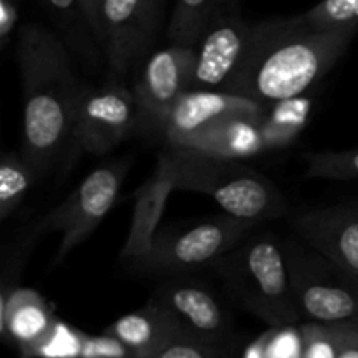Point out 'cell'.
Masks as SVG:
<instances>
[{
    "label": "cell",
    "mask_w": 358,
    "mask_h": 358,
    "mask_svg": "<svg viewBox=\"0 0 358 358\" xmlns=\"http://www.w3.org/2000/svg\"><path fill=\"white\" fill-rule=\"evenodd\" d=\"M357 31L304 14L254 24L247 58L226 91L264 105L301 96L339 62Z\"/></svg>",
    "instance_id": "6da1fadb"
},
{
    "label": "cell",
    "mask_w": 358,
    "mask_h": 358,
    "mask_svg": "<svg viewBox=\"0 0 358 358\" xmlns=\"http://www.w3.org/2000/svg\"><path fill=\"white\" fill-rule=\"evenodd\" d=\"M16 62L23 86L21 156L42 178L72 143L86 87L62 38L38 23H27L17 31Z\"/></svg>",
    "instance_id": "7a4b0ae2"
},
{
    "label": "cell",
    "mask_w": 358,
    "mask_h": 358,
    "mask_svg": "<svg viewBox=\"0 0 358 358\" xmlns=\"http://www.w3.org/2000/svg\"><path fill=\"white\" fill-rule=\"evenodd\" d=\"M163 156L175 191L210 196L227 215L257 224L285 212V199L275 184L241 159L208 156L178 145H168Z\"/></svg>",
    "instance_id": "3957f363"
},
{
    "label": "cell",
    "mask_w": 358,
    "mask_h": 358,
    "mask_svg": "<svg viewBox=\"0 0 358 358\" xmlns=\"http://www.w3.org/2000/svg\"><path fill=\"white\" fill-rule=\"evenodd\" d=\"M215 266L231 296L269 327H294L303 318L290 283L285 250L273 236L250 238Z\"/></svg>",
    "instance_id": "277c9868"
},
{
    "label": "cell",
    "mask_w": 358,
    "mask_h": 358,
    "mask_svg": "<svg viewBox=\"0 0 358 358\" xmlns=\"http://www.w3.org/2000/svg\"><path fill=\"white\" fill-rule=\"evenodd\" d=\"M283 250L303 318L320 324L358 322V280L322 254Z\"/></svg>",
    "instance_id": "5b68a950"
},
{
    "label": "cell",
    "mask_w": 358,
    "mask_h": 358,
    "mask_svg": "<svg viewBox=\"0 0 358 358\" xmlns=\"http://www.w3.org/2000/svg\"><path fill=\"white\" fill-rule=\"evenodd\" d=\"M254 227L248 220L233 215L217 217L187 229L157 234L152 252L142 268L154 273L187 275L196 269L217 264L226 254L238 247L241 238Z\"/></svg>",
    "instance_id": "8992f818"
},
{
    "label": "cell",
    "mask_w": 358,
    "mask_h": 358,
    "mask_svg": "<svg viewBox=\"0 0 358 358\" xmlns=\"http://www.w3.org/2000/svg\"><path fill=\"white\" fill-rule=\"evenodd\" d=\"M126 171L128 163L124 161H115L96 168L80 182L76 191L66 196L65 201L41 219L37 224V234L49 231L62 233V243L56 257L58 261L90 238L91 233L103 222L107 213L114 208Z\"/></svg>",
    "instance_id": "52a82bcc"
},
{
    "label": "cell",
    "mask_w": 358,
    "mask_h": 358,
    "mask_svg": "<svg viewBox=\"0 0 358 358\" xmlns=\"http://www.w3.org/2000/svg\"><path fill=\"white\" fill-rule=\"evenodd\" d=\"M252 28L229 0H220L192 44L191 90H227L247 58Z\"/></svg>",
    "instance_id": "ba28073f"
},
{
    "label": "cell",
    "mask_w": 358,
    "mask_h": 358,
    "mask_svg": "<svg viewBox=\"0 0 358 358\" xmlns=\"http://www.w3.org/2000/svg\"><path fill=\"white\" fill-rule=\"evenodd\" d=\"M163 13L164 0H101L98 45L115 76H126L145 58Z\"/></svg>",
    "instance_id": "9c48e42d"
},
{
    "label": "cell",
    "mask_w": 358,
    "mask_h": 358,
    "mask_svg": "<svg viewBox=\"0 0 358 358\" xmlns=\"http://www.w3.org/2000/svg\"><path fill=\"white\" fill-rule=\"evenodd\" d=\"M192 59V45L178 44L147 56L133 87L138 124L147 131L163 135L173 107L191 90Z\"/></svg>",
    "instance_id": "30bf717a"
},
{
    "label": "cell",
    "mask_w": 358,
    "mask_h": 358,
    "mask_svg": "<svg viewBox=\"0 0 358 358\" xmlns=\"http://www.w3.org/2000/svg\"><path fill=\"white\" fill-rule=\"evenodd\" d=\"M136 124L138 110L133 90L121 83L86 87L70 145L90 154H105L128 138Z\"/></svg>",
    "instance_id": "8fae6325"
},
{
    "label": "cell",
    "mask_w": 358,
    "mask_h": 358,
    "mask_svg": "<svg viewBox=\"0 0 358 358\" xmlns=\"http://www.w3.org/2000/svg\"><path fill=\"white\" fill-rule=\"evenodd\" d=\"M152 299L170 311L191 338L215 345L234 343L231 317L215 294L203 283L178 275L164 282L154 292Z\"/></svg>",
    "instance_id": "7c38bea8"
},
{
    "label": "cell",
    "mask_w": 358,
    "mask_h": 358,
    "mask_svg": "<svg viewBox=\"0 0 358 358\" xmlns=\"http://www.w3.org/2000/svg\"><path fill=\"white\" fill-rule=\"evenodd\" d=\"M266 105L224 90L185 91L171 110L163 136L168 145H178L201 129L233 117H262Z\"/></svg>",
    "instance_id": "4fadbf2b"
},
{
    "label": "cell",
    "mask_w": 358,
    "mask_h": 358,
    "mask_svg": "<svg viewBox=\"0 0 358 358\" xmlns=\"http://www.w3.org/2000/svg\"><path fill=\"white\" fill-rule=\"evenodd\" d=\"M294 227L311 248L358 280V212L311 210L297 217Z\"/></svg>",
    "instance_id": "5bb4252c"
},
{
    "label": "cell",
    "mask_w": 358,
    "mask_h": 358,
    "mask_svg": "<svg viewBox=\"0 0 358 358\" xmlns=\"http://www.w3.org/2000/svg\"><path fill=\"white\" fill-rule=\"evenodd\" d=\"M56 318L44 297L31 289L3 290L0 331L21 358H34L35 350L55 327Z\"/></svg>",
    "instance_id": "9a60e30c"
},
{
    "label": "cell",
    "mask_w": 358,
    "mask_h": 358,
    "mask_svg": "<svg viewBox=\"0 0 358 358\" xmlns=\"http://www.w3.org/2000/svg\"><path fill=\"white\" fill-rule=\"evenodd\" d=\"M175 191L173 178L166 157L161 154L152 177L136 191L135 208H133L131 226L122 247V257L142 264L150 255L154 240L157 236V226L163 217L168 198Z\"/></svg>",
    "instance_id": "2e32d148"
},
{
    "label": "cell",
    "mask_w": 358,
    "mask_h": 358,
    "mask_svg": "<svg viewBox=\"0 0 358 358\" xmlns=\"http://www.w3.org/2000/svg\"><path fill=\"white\" fill-rule=\"evenodd\" d=\"M103 332L124 343L140 358H150L177 338L187 336L173 315L154 299L140 310L117 318Z\"/></svg>",
    "instance_id": "e0dca14e"
},
{
    "label": "cell",
    "mask_w": 358,
    "mask_h": 358,
    "mask_svg": "<svg viewBox=\"0 0 358 358\" xmlns=\"http://www.w3.org/2000/svg\"><path fill=\"white\" fill-rule=\"evenodd\" d=\"M259 122L261 117L226 119L189 136L178 147L226 159H247L268 150Z\"/></svg>",
    "instance_id": "ac0fdd59"
},
{
    "label": "cell",
    "mask_w": 358,
    "mask_h": 358,
    "mask_svg": "<svg viewBox=\"0 0 358 358\" xmlns=\"http://www.w3.org/2000/svg\"><path fill=\"white\" fill-rule=\"evenodd\" d=\"M310 114L311 100L304 94L266 105V110L259 122L266 149L273 150L290 145L306 128Z\"/></svg>",
    "instance_id": "d6986e66"
},
{
    "label": "cell",
    "mask_w": 358,
    "mask_h": 358,
    "mask_svg": "<svg viewBox=\"0 0 358 358\" xmlns=\"http://www.w3.org/2000/svg\"><path fill=\"white\" fill-rule=\"evenodd\" d=\"M37 175L16 152H7L0 163V220H7L23 203Z\"/></svg>",
    "instance_id": "ffe728a7"
},
{
    "label": "cell",
    "mask_w": 358,
    "mask_h": 358,
    "mask_svg": "<svg viewBox=\"0 0 358 358\" xmlns=\"http://www.w3.org/2000/svg\"><path fill=\"white\" fill-rule=\"evenodd\" d=\"M357 322L320 324L308 322L301 325V358H338Z\"/></svg>",
    "instance_id": "44dd1931"
},
{
    "label": "cell",
    "mask_w": 358,
    "mask_h": 358,
    "mask_svg": "<svg viewBox=\"0 0 358 358\" xmlns=\"http://www.w3.org/2000/svg\"><path fill=\"white\" fill-rule=\"evenodd\" d=\"M219 2L220 0H177L168 27L170 44H194Z\"/></svg>",
    "instance_id": "7402d4cb"
},
{
    "label": "cell",
    "mask_w": 358,
    "mask_h": 358,
    "mask_svg": "<svg viewBox=\"0 0 358 358\" xmlns=\"http://www.w3.org/2000/svg\"><path fill=\"white\" fill-rule=\"evenodd\" d=\"M306 175L327 180H355L358 178V149L311 154L308 157Z\"/></svg>",
    "instance_id": "603a6c76"
},
{
    "label": "cell",
    "mask_w": 358,
    "mask_h": 358,
    "mask_svg": "<svg viewBox=\"0 0 358 358\" xmlns=\"http://www.w3.org/2000/svg\"><path fill=\"white\" fill-rule=\"evenodd\" d=\"M86 334L56 320L44 341L35 350L34 358H80Z\"/></svg>",
    "instance_id": "cb8c5ba5"
},
{
    "label": "cell",
    "mask_w": 358,
    "mask_h": 358,
    "mask_svg": "<svg viewBox=\"0 0 358 358\" xmlns=\"http://www.w3.org/2000/svg\"><path fill=\"white\" fill-rule=\"evenodd\" d=\"M150 358H240V353H238L236 343L215 345V343H206L191 336H182Z\"/></svg>",
    "instance_id": "d4e9b609"
},
{
    "label": "cell",
    "mask_w": 358,
    "mask_h": 358,
    "mask_svg": "<svg viewBox=\"0 0 358 358\" xmlns=\"http://www.w3.org/2000/svg\"><path fill=\"white\" fill-rule=\"evenodd\" d=\"M308 20L322 24H355L358 27V0H322L303 13Z\"/></svg>",
    "instance_id": "484cf974"
},
{
    "label": "cell",
    "mask_w": 358,
    "mask_h": 358,
    "mask_svg": "<svg viewBox=\"0 0 358 358\" xmlns=\"http://www.w3.org/2000/svg\"><path fill=\"white\" fill-rule=\"evenodd\" d=\"M80 358H140L124 343L110 334L86 336Z\"/></svg>",
    "instance_id": "4316f807"
},
{
    "label": "cell",
    "mask_w": 358,
    "mask_h": 358,
    "mask_svg": "<svg viewBox=\"0 0 358 358\" xmlns=\"http://www.w3.org/2000/svg\"><path fill=\"white\" fill-rule=\"evenodd\" d=\"M45 6L52 10V13L58 16V20L65 24H77L86 23V17H84L83 9H80L79 0H44ZM90 28V27H87Z\"/></svg>",
    "instance_id": "83f0119b"
},
{
    "label": "cell",
    "mask_w": 358,
    "mask_h": 358,
    "mask_svg": "<svg viewBox=\"0 0 358 358\" xmlns=\"http://www.w3.org/2000/svg\"><path fill=\"white\" fill-rule=\"evenodd\" d=\"M17 23V3L16 0H0V44L2 49L9 42L10 34Z\"/></svg>",
    "instance_id": "f1b7e54d"
},
{
    "label": "cell",
    "mask_w": 358,
    "mask_h": 358,
    "mask_svg": "<svg viewBox=\"0 0 358 358\" xmlns=\"http://www.w3.org/2000/svg\"><path fill=\"white\" fill-rule=\"evenodd\" d=\"M80 9H83L86 23L90 27V31L96 42L100 41V10H101V0H79Z\"/></svg>",
    "instance_id": "f546056e"
},
{
    "label": "cell",
    "mask_w": 358,
    "mask_h": 358,
    "mask_svg": "<svg viewBox=\"0 0 358 358\" xmlns=\"http://www.w3.org/2000/svg\"><path fill=\"white\" fill-rule=\"evenodd\" d=\"M273 332H275V327H271L268 332L259 336V338L248 346L243 358H269L268 348H269V341H271L273 338Z\"/></svg>",
    "instance_id": "4dcf8cb0"
},
{
    "label": "cell",
    "mask_w": 358,
    "mask_h": 358,
    "mask_svg": "<svg viewBox=\"0 0 358 358\" xmlns=\"http://www.w3.org/2000/svg\"><path fill=\"white\" fill-rule=\"evenodd\" d=\"M338 358H358V322L355 327H353V331L350 332L348 339L343 345Z\"/></svg>",
    "instance_id": "1f68e13d"
}]
</instances>
